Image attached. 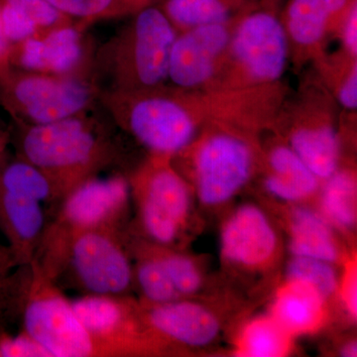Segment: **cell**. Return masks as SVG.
Here are the masks:
<instances>
[{
    "label": "cell",
    "mask_w": 357,
    "mask_h": 357,
    "mask_svg": "<svg viewBox=\"0 0 357 357\" xmlns=\"http://www.w3.org/2000/svg\"><path fill=\"white\" fill-rule=\"evenodd\" d=\"M48 222L43 204L0 188V232L20 266L31 265Z\"/></svg>",
    "instance_id": "cell-18"
},
{
    "label": "cell",
    "mask_w": 357,
    "mask_h": 357,
    "mask_svg": "<svg viewBox=\"0 0 357 357\" xmlns=\"http://www.w3.org/2000/svg\"><path fill=\"white\" fill-rule=\"evenodd\" d=\"M305 82L293 102L286 98L275 123L288 128L286 142L324 182L340 167L337 103L317 75Z\"/></svg>",
    "instance_id": "cell-9"
},
{
    "label": "cell",
    "mask_w": 357,
    "mask_h": 357,
    "mask_svg": "<svg viewBox=\"0 0 357 357\" xmlns=\"http://www.w3.org/2000/svg\"><path fill=\"white\" fill-rule=\"evenodd\" d=\"M98 100L114 123L151 154L174 158L204 128L192 89L165 84L141 91L107 89Z\"/></svg>",
    "instance_id": "cell-2"
},
{
    "label": "cell",
    "mask_w": 357,
    "mask_h": 357,
    "mask_svg": "<svg viewBox=\"0 0 357 357\" xmlns=\"http://www.w3.org/2000/svg\"><path fill=\"white\" fill-rule=\"evenodd\" d=\"M204 128L206 132L199 134L184 151L191 154L197 198L213 208L229 203L248 184L261 154L253 133L220 124H206Z\"/></svg>",
    "instance_id": "cell-7"
},
{
    "label": "cell",
    "mask_w": 357,
    "mask_h": 357,
    "mask_svg": "<svg viewBox=\"0 0 357 357\" xmlns=\"http://www.w3.org/2000/svg\"><path fill=\"white\" fill-rule=\"evenodd\" d=\"M16 124V155L53 181L61 201L77 185L114 166L121 157L112 134L89 112L50 123Z\"/></svg>",
    "instance_id": "cell-1"
},
{
    "label": "cell",
    "mask_w": 357,
    "mask_h": 357,
    "mask_svg": "<svg viewBox=\"0 0 357 357\" xmlns=\"http://www.w3.org/2000/svg\"><path fill=\"white\" fill-rule=\"evenodd\" d=\"M290 61L287 35L273 3L258 2L234 24L222 65L204 89L255 88L280 83Z\"/></svg>",
    "instance_id": "cell-5"
},
{
    "label": "cell",
    "mask_w": 357,
    "mask_h": 357,
    "mask_svg": "<svg viewBox=\"0 0 357 357\" xmlns=\"http://www.w3.org/2000/svg\"><path fill=\"white\" fill-rule=\"evenodd\" d=\"M31 268L20 266L10 248L0 241V330L20 319Z\"/></svg>",
    "instance_id": "cell-27"
},
{
    "label": "cell",
    "mask_w": 357,
    "mask_h": 357,
    "mask_svg": "<svg viewBox=\"0 0 357 357\" xmlns=\"http://www.w3.org/2000/svg\"><path fill=\"white\" fill-rule=\"evenodd\" d=\"M133 16L95 56V70L105 73L114 91L153 89L168 79L177 30L157 7H145Z\"/></svg>",
    "instance_id": "cell-4"
},
{
    "label": "cell",
    "mask_w": 357,
    "mask_h": 357,
    "mask_svg": "<svg viewBox=\"0 0 357 357\" xmlns=\"http://www.w3.org/2000/svg\"><path fill=\"white\" fill-rule=\"evenodd\" d=\"M220 251L229 264L258 271L276 259L278 234L264 211L255 204H244L232 211L223 223Z\"/></svg>",
    "instance_id": "cell-16"
},
{
    "label": "cell",
    "mask_w": 357,
    "mask_h": 357,
    "mask_svg": "<svg viewBox=\"0 0 357 357\" xmlns=\"http://www.w3.org/2000/svg\"><path fill=\"white\" fill-rule=\"evenodd\" d=\"M11 142H13V138H11L10 133L0 128V165L8 157L7 151H8V146Z\"/></svg>",
    "instance_id": "cell-36"
},
{
    "label": "cell",
    "mask_w": 357,
    "mask_h": 357,
    "mask_svg": "<svg viewBox=\"0 0 357 357\" xmlns=\"http://www.w3.org/2000/svg\"><path fill=\"white\" fill-rule=\"evenodd\" d=\"M77 22L84 26L93 21L114 18L119 0H46Z\"/></svg>",
    "instance_id": "cell-30"
},
{
    "label": "cell",
    "mask_w": 357,
    "mask_h": 357,
    "mask_svg": "<svg viewBox=\"0 0 357 357\" xmlns=\"http://www.w3.org/2000/svg\"><path fill=\"white\" fill-rule=\"evenodd\" d=\"M153 1L154 0H119L114 18L128 15V14L133 15L141 9L151 6Z\"/></svg>",
    "instance_id": "cell-34"
},
{
    "label": "cell",
    "mask_w": 357,
    "mask_h": 357,
    "mask_svg": "<svg viewBox=\"0 0 357 357\" xmlns=\"http://www.w3.org/2000/svg\"><path fill=\"white\" fill-rule=\"evenodd\" d=\"M338 39L342 43V50L357 58V4L352 7L345 17Z\"/></svg>",
    "instance_id": "cell-32"
},
{
    "label": "cell",
    "mask_w": 357,
    "mask_h": 357,
    "mask_svg": "<svg viewBox=\"0 0 357 357\" xmlns=\"http://www.w3.org/2000/svg\"><path fill=\"white\" fill-rule=\"evenodd\" d=\"M0 357H52L50 352L24 330L17 335L0 330Z\"/></svg>",
    "instance_id": "cell-31"
},
{
    "label": "cell",
    "mask_w": 357,
    "mask_h": 357,
    "mask_svg": "<svg viewBox=\"0 0 357 357\" xmlns=\"http://www.w3.org/2000/svg\"><path fill=\"white\" fill-rule=\"evenodd\" d=\"M150 243L181 298L191 297L201 290L203 274L194 258L175 250L174 248Z\"/></svg>",
    "instance_id": "cell-29"
},
{
    "label": "cell",
    "mask_w": 357,
    "mask_h": 357,
    "mask_svg": "<svg viewBox=\"0 0 357 357\" xmlns=\"http://www.w3.org/2000/svg\"><path fill=\"white\" fill-rule=\"evenodd\" d=\"M20 319L52 357H107L102 345L84 328L62 288L30 265Z\"/></svg>",
    "instance_id": "cell-11"
},
{
    "label": "cell",
    "mask_w": 357,
    "mask_h": 357,
    "mask_svg": "<svg viewBox=\"0 0 357 357\" xmlns=\"http://www.w3.org/2000/svg\"><path fill=\"white\" fill-rule=\"evenodd\" d=\"M128 178L137 211L136 230H129L149 243L175 248L189 225L192 196L173 157L150 153Z\"/></svg>",
    "instance_id": "cell-6"
},
{
    "label": "cell",
    "mask_w": 357,
    "mask_h": 357,
    "mask_svg": "<svg viewBox=\"0 0 357 357\" xmlns=\"http://www.w3.org/2000/svg\"><path fill=\"white\" fill-rule=\"evenodd\" d=\"M318 77L338 105L347 112L357 109V58L340 50L333 56L324 54L314 61Z\"/></svg>",
    "instance_id": "cell-26"
},
{
    "label": "cell",
    "mask_w": 357,
    "mask_h": 357,
    "mask_svg": "<svg viewBox=\"0 0 357 357\" xmlns=\"http://www.w3.org/2000/svg\"><path fill=\"white\" fill-rule=\"evenodd\" d=\"M326 301L306 284L286 279L275 295L270 314L292 337L310 335L325 323Z\"/></svg>",
    "instance_id": "cell-20"
},
{
    "label": "cell",
    "mask_w": 357,
    "mask_h": 357,
    "mask_svg": "<svg viewBox=\"0 0 357 357\" xmlns=\"http://www.w3.org/2000/svg\"><path fill=\"white\" fill-rule=\"evenodd\" d=\"M0 14L9 44L77 23L46 0H0Z\"/></svg>",
    "instance_id": "cell-21"
},
{
    "label": "cell",
    "mask_w": 357,
    "mask_h": 357,
    "mask_svg": "<svg viewBox=\"0 0 357 357\" xmlns=\"http://www.w3.org/2000/svg\"><path fill=\"white\" fill-rule=\"evenodd\" d=\"M265 165V190L279 201L299 203L319 191L321 181L286 141L275 143L268 149Z\"/></svg>",
    "instance_id": "cell-19"
},
{
    "label": "cell",
    "mask_w": 357,
    "mask_h": 357,
    "mask_svg": "<svg viewBox=\"0 0 357 357\" xmlns=\"http://www.w3.org/2000/svg\"><path fill=\"white\" fill-rule=\"evenodd\" d=\"M357 0H289L281 13L290 59L296 67L314 62L326 53Z\"/></svg>",
    "instance_id": "cell-14"
},
{
    "label": "cell",
    "mask_w": 357,
    "mask_h": 357,
    "mask_svg": "<svg viewBox=\"0 0 357 357\" xmlns=\"http://www.w3.org/2000/svg\"><path fill=\"white\" fill-rule=\"evenodd\" d=\"M293 338L271 314L259 316L244 326L237 338L236 354L246 357L288 356Z\"/></svg>",
    "instance_id": "cell-25"
},
{
    "label": "cell",
    "mask_w": 357,
    "mask_h": 357,
    "mask_svg": "<svg viewBox=\"0 0 357 357\" xmlns=\"http://www.w3.org/2000/svg\"><path fill=\"white\" fill-rule=\"evenodd\" d=\"M260 0H166L161 10L178 32L231 22Z\"/></svg>",
    "instance_id": "cell-23"
},
{
    "label": "cell",
    "mask_w": 357,
    "mask_h": 357,
    "mask_svg": "<svg viewBox=\"0 0 357 357\" xmlns=\"http://www.w3.org/2000/svg\"><path fill=\"white\" fill-rule=\"evenodd\" d=\"M236 20L178 33L169 59L168 79L173 86L184 89L210 86L222 65Z\"/></svg>",
    "instance_id": "cell-15"
},
{
    "label": "cell",
    "mask_w": 357,
    "mask_h": 357,
    "mask_svg": "<svg viewBox=\"0 0 357 357\" xmlns=\"http://www.w3.org/2000/svg\"><path fill=\"white\" fill-rule=\"evenodd\" d=\"M289 248L292 256L316 258L333 263L340 249L331 223L319 211L298 206L289 218Z\"/></svg>",
    "instance_id": "cell-22"
},
{
    "label": "cell",
    "mask_w": 357,
    "mask_h": 357,
    "mask_svg": "<svg viewBox=\"0 0 357 357\" xmlns=\"http://www.w3.org/2000/svg\"><path fill=\"white\" fill-rule=\"evenodd\" d=\"M286 279L306 284L326 300L337 292L340 282L333 263L299 256H292L289 261Z\"/></svg>",
    "instance_id": "cell-28"
},
{
    "label": "cell",
    "mask_w": 357,
    "mask_h": 357,
    "mask_svg": "<svg viewBox=\"0 0 357 357\" xmlns=\"http://www.w3.org/2000/svg\"><path fill=\"white\" fill-rule=\"evenodd\" d=\"M356 284V268L351 266V269L347 270L344 279L340 282L338 291H340L347 314L352 319H356L357 314Z\"/></svg>",
    "instance_id": "cell-33"
},
{
    "label": "cell",
    "mask_w": 357,
    "mask_h": 357,
    "mask_svg": "<svg viewBox=\"0 0 357 357\" xmlns=\"http://www.w3.org/2000/svg\"><path fill=\"white\" fill-rule=\"evenodd\" d=\"M86 26L77 22L10 44L8 63L16 69L57 75L93 77L95 55L86 38Z\"/></svg>",
    "instance_id": "cell-13"
},
{
    "label": "cell",
    "mask_w": 357,
    "mask_h": 357,
    "mask_svg": "<svg viewBox=\"0 0 357 357\" xmlns=\"http://www.w3.org/2000/svg\"><path fill=\"white\" fill-rule=\"evenodd\" d=\"M342 356H356V342H349L345 344L342 351Z\"/></svg>",
    "instance_id": "cell-37"
},
{
    "label": "cell",
    "mask_w": 357,
    "mask_h": 357,
    "mask_svg": "<svg viewBox=\"0 0 357 357\" xmlns=\"http://www.w3.org/2000/svg\"><path fill=\"white\" fill-rule=\"evenodd\" d=\"M131 202L128 178L122 174L96 176L77 185L49 218L31 266L57 282L74 239L89 230L128 227Z\"/></svg>",
    "instance_id": "cell-3"
},
{
    "label": "cell",
    "mask_w": 357,
    "mask_h": 357,
    "mask_svg": "<svg viewBox=\"0 0 357 357\" xmlns=\"http://www.w3.org/2000/svg\"><path fill=\"white\" fill-rule=\"evenodd\" d=\"M102 89L93 77L0 69V100L15 122L45 124L89 112Z\"/></svg>",
    "instance_id": "cell-8"
},
{
    "label": "cell",
    "mask_w": 357,
    "mask_h": 357,
    "mask_svg": "<svg viewBox=\"0 0 357 357\" xmlns=\"http://www.w3.org/2000/svg\"><path fill=\"white\" fill-rule=\"evenodd\" d=\"M128 227L89 230L77 236L56 283L67 284L82 295H129L134 276Z\"/></svg>",
    "instance_id": "cell-10"
},
{
    "label": "cell",
    "mask_w": 357,
    "mask_h": 357,
    "mask_svg": "<svg viewBox=\"0 0 357 357\" xmlns=\"http://www.w3.org/2000/svg\"><path fill=\"white\" fill-rule=\"evenodd\" d=\"M10 44L7 41L2 26L1 14H0V69L9 66L8 52Z\"/></svg>",
    "instance_id": "cell-35"
},
{
    "label": "cell",
    "mask_w": 357,
    "mask_h": 357,
    "mask_svg": "<svg viewBox=\"0 0 357 357\" xmlns=\"http://www.w3.org/2000/svg\"><path fill=\"white\" fill-rule=\"evenodd\" d=\"M138 302L150 330L175 349L206 347L220 335V324L215 314L188 298L163 304Z\"/></svg>",
    "instance_id": "cell-17"
},
{
    "label": "cell",
    "mask_w": 357,
    "mask_h": 357,
    "mask_svg": "<svg viewBox=\"0 0 357 357\" xmlns=\"http://www.w3.org/2000/svg\"><path fill=\"white\" fill-rule=\"evenodd\" d=\"M319 213L338 229L351 230L356 225V177L354 171L338 168L324 181Z\"/></svg>",
    "instance_id": "cell-24"
},
{
    "label": "cell",
    "mask_w": 357,
    "mask_h": 357,
    "mask_svg": "<svg viewBox=\"0 0 357 357\" xmlns=\"http://www.w3.org/2000/svg\"><path fill=\"white\" fill-rule=\"evenodd\" d=\"M70 301L77 318L107 357L176 352L150 330L141 314L139 302L128 295H82Z\"/></svg>",
    "instance_id": "cell-12"
}]
</instances>
